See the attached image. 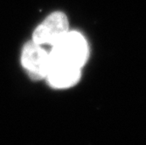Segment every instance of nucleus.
I'll use <instances>...</instances> for the list:
<instances>
[{"label":"nucleus","mask_w":146,"mask_h":145,"mask_svg":"<svg viewBox=\"0 0 146 145\" xmlns=\"http://www.w3.org/2000/svg\"><path fill=\"white\" fill-rule=\"evenodd\" d=\"M81 77V69L50 66L46 75L48 83L54 88H67L75 85Z\"/></svg>","instance_id":"obj_4"},{"label":"nucleus","mask_w":146,"mask_h":145,"mask_svg":"<svg viewBox=\"0 0 146 145\" xmlns=\"http://www.w3.org/2000/svg\"><path fill=\"white\" fill-rule=\"evenodd\" d=\"M68 32V21L62 12L56 11L49 15L33 35V41L38 45H54Z\"/></svg>","instance_id":"obj_3"},{"label":"nucleus","mask_w":146,"mask_h":145,"mask_svg":"<svg viewBox=\"0 0 146 145\" xmlns=\"http://www.w3.org/2000/svg\"><path fill=\"white\" fill-rule=\"evenodd\" d=\"M21 62L33 80L46 78L50 68L49 54L34 41H30L24 46Z\"/></svg>","instance_id":"obj_2"},{"label":"nucleus","mask_w":146,"mask_h":145,"mask_svg":"<svg viewBox=\"0 0 146 145\" xmlns=\"http://www.w3.org/2000/svg\"><path fill=\"white\" fill-rule=\"evenodd\" d=\"M50 66L81 69L88 56V47L84 37L77 32H68L52 45Z\"/></svg>","instance_id":"obj_1"}]
</instances>
